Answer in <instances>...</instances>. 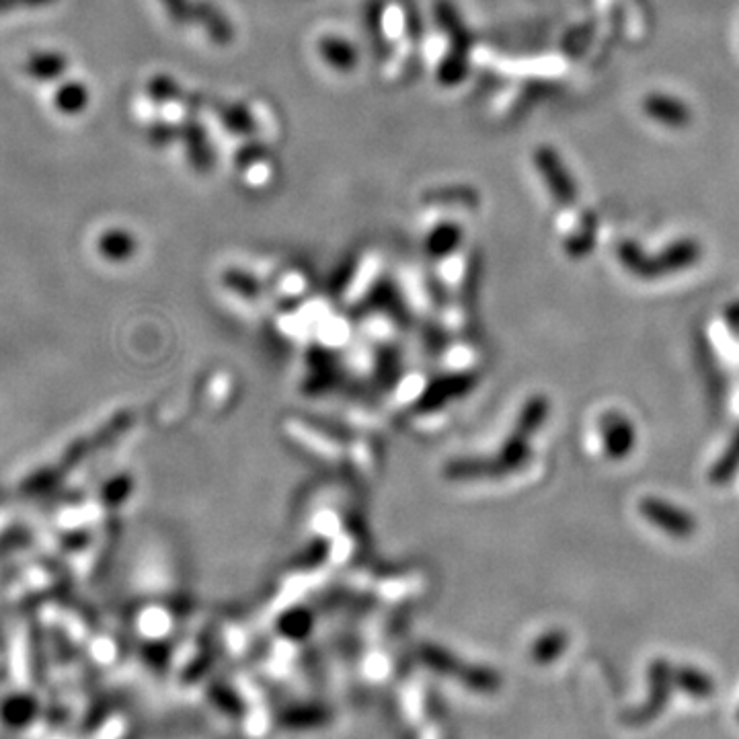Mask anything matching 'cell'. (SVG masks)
Masks as SVG:
<instances>
[{"label":"cell","instance_id":"6da1fadb","mask_svg":"<svg viewBox=\"0 0 739 739\" xmlns=\"http://www.w3.org/2000/svg\"><path fill=\"white\" fill-rule=\"evenodd\" d=\"M618 257L622 265L633 271L635 276L655 278L692 265L700 257V247L694 241H680L666 249L659 257H647L637 245L622 243L618 247Z\"/></svg>","mask_w":739,"mask_h":739},{"label":"cell","instance_id":"7a4b0ae2","mask_svg":"<svg viewBox=\"0 0 739 739\" xmlns=\"http://www.w3.org/2000/svg\"><path fill=\"white\" fill-rule=\"evenodd\" d=\"M536 167H538L540 175L544 177V181H547V187L553 193L555 202H559L561 206L575 204L577 187H575L569 171L565 169L561 157L553 148H549V146L538 148Z\"/></svg>","mask_w":739,"mask_h":739},{"label":"cell","instance_id":"3957f363","mask_svg":"<svg viewBox=\"0 0 739 739\" xmlns=\"http://www.w3.org/2000/svg\"><path fill=\"white\" fill-rule=\"evenodd\" d=\"M641 514L655 524L657 528H661L668 534L674 536H690L696 530V522L690 514L682 512L676 505H670L661 499H643L641 503Z\"/></svg>","mask_w":739,"mask_h":739},{"label":"cell","instance_id":"277c9868","mask_svg":"<svg viewBox=\"0 0 739 739\" xmlns=\"http://www.w3.org/2000/svg\"><path fill=\"white\" fill-rule=\"evenodd\" d=\"M600 434L606 454L612 458L627 456L635 446L633 423L616 411H610L600 421Z\"/></svg>","mask_w":739,"mask_h":739},{"label":"cell","instance_id":"5b68a950","mask_svg":"<svg viewBox=\"0 0 739 739\" xmlns=\"http://www.w3.org/2000/svg\"><path fill=\"white\" fill-rule=\"evenodd\" d=\"M643 109L651 120L670 128H684L690 122V109L680 99L670 95H649L643 101Z\"/></svg>","mask_w":739,"mask_h":739},{"label":"cell","instance_id":"8992f818","mask_svg":"<svg viewBox=\"0 0 739 739\" xmlns=\"http://www.w3.org/2000/svg\"><path fill=\"white\" fill-rule=\"evenodd\" d=\"M737 466H739V434L733 440V444L729 446V450L725 452V456L719 460V464L713 469L711 479L715 483H725L733 477V473L737 471Z\"/></svg>","mask_w":739,"mask_h":739},{"label":"cell","instance_id":"52a82bcc","mask_svg":"<svg viewBox=\"0 0 739 739\" xmlns=\"http://www.w3.org/2000/svg\"><path fill=\"white\" fill-rule=\"evenodd\" d=\"M565 647H567V637L563 633H551L544 639H540V643L534 649V657L538 661H551L557 655H561Z\"/></svg>","mask_w":739,"mask_h":739}]
</instances>
